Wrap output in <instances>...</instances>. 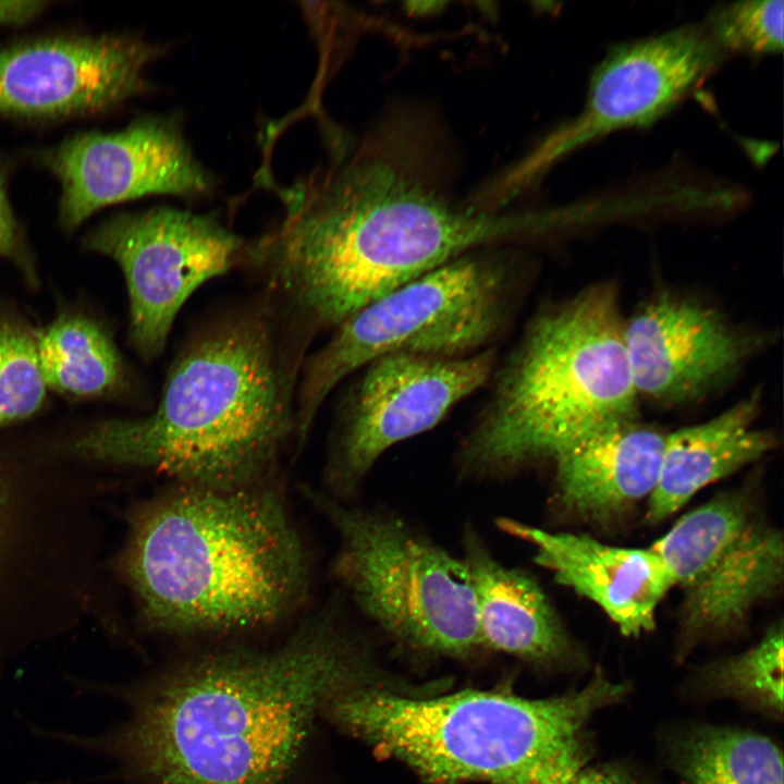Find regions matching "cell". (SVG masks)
Here are the masks:
<instances>
[{
  "label": "cell",
  "instance_id": "10",
  "mask_svg": "<svg viewBox=\"0 0 784 784\" xmlns=\"http://www.w3.org/2000/svg\"><path fill=\"white\" fill-rule=\"evenodd\" d=\"M83 245L121 267L128 339L145 360L163 351L179 310L199 286L247 265L248 242L210 215L172 207L118 213L93 229Z\"/></svg>",
  "mask_w": 784,
  "mask_h": 784
},
{
  "label": "cell",
  "instance_id": "7",
  "mask_svg": "<svg viewBox=\"0 0 784 784\" xmlns=\"http://www.w3.org/2000/svg\"><path fill=\"white\" fill-rule=\"evenodd\" d=\"M308 497L339 535L336 576L359 612L397 645L465 659L483 648L471 578L455 558L402 516Z\"/></svg>",
  "mask_w": 784,
  "mask_h": 784
},
{
  "label": "cell",
  "instance_id": "14",
  "mask_svg": "<svg viewBox=\"0 0 784 784\" xmlns=\"http://www.w3.org/2000/svg\"><path fill=\"white\" fill-rule=\"evenodd\" d=\"M723 52L706 26L617 46L595 69L580 113L539 146L526 174L614 131L652 123L703 82Z\"/></svg>",
  "mask_w": 784,
  "mask_h": 784
},
{
  "label": "cell",
  "instance_id": "21",
  "mask_svg": "<svg viewBox=\"0 0 784 784\" xmlns=\"http://www.w3.org/2000/svg\"><path fill=\"white\" fill-rule=\"evenodd\" d=\"M47 387L74 396H95L122 382L120 355L108 332L78 314H62L35 335Z\"/></svg>",
  "mask_w": 784,
  "mask_h": 784
},
{
  "label": "cell",
  "instance_id": "18",
  "mask_svg": "<svg viewBox=\"0 0 784 784\" xmlns=\"http://www.w3.org/2000/svg\"><path fill=\"white\" fill-rule=\"evenodd\" d=\"M664 436L634 418L573 442L552 460L556 506L604 519L649 498L659 477Z\"/></svg>",
  "mask_w": 784,
  "mask_h": 784
},
{
  "label": "cell",
  "instance_id": "27",
  "mask_svg": "<svg viewBox=\"0 0 784 784\" xmlns=\"http://www.w3.org/2000/svg\"><path fill=\"white\" fill-rule=\"evenodd\" d=\"M48 1H0V27L21 25L39 15Z\"/></svg>",
  "mask_w": 784,
  "mask_h": 784
},
{
  "label": "cell",
  "instance_id": "22",
  "mask_svg": "<svg viewBox=\"0 0 784 784\" xmlns=\"http://www.w3.org/2000/svg\"><path fill=\"white\" fill-rule=\"evenodd\" d=\"M687 689L697 698H727L772 719H782V624L772 626L747 651L700 670Z\"/></svg>",
  "mask_w": 784,
  "mask_h": 784
},
{
  "label": "cell",
  "instance_id": "1",
  "mask_svg": "<svg viewBox=\"0 0 784 784\" xmlns=\"http://www.w3.org/2000/svg\"><path fill=\"white\" fill-rule=\"evenodd\" d=\"M439 148L418 118L391 119L279 191L283 217L249 243V266L304 342L481 246L543 230L542 215L456 200Z\"/></svg>",
  "mask_w": 784,
  "mask_h": 784
},
{
  "label": "cell",
  "instance_id": "6",
  "mask_svg": "<svg viewBox=\"0 0 784 784\" xmlns=\"http://www.w3.org/2000/svg\"><path fill=\"white\" fill-rule=\"evenodd\" d=\"M617 287L600 282L538 315L458 453L464 478L500 479L613 422L638 395Z\"/></svg>",
  "mask_w": 784,
  "mask_h": 784
},
{
  "label": "cell",
  "instance_id": "8",
  "mask_svg": "<svg viewBox=\"0 0 784 784\" xmlns=\"http://www.w3.org/2000/svg\"><path fill=\"white\" fill-rule=\"evenodd\" d=\"M507 292L503 261L467 254L356 311L302 368L294 401L297 437L304 440L340 381L379 357H457L479 348L504 322Z\"/></svg>",
  "mask_w": 784,
  "mask_h": 784
},
{
  "label": "cell",
  "instance_id": "25",
  "mask_svg": "<svg viewBox=\"0 0 784 784\" xmlns=\"http://www.w3.org/2000/svg\"><path fill=\"white\" fill-rule=\"evenodd\" d=\"M0 257L14 261L27 274L32 273L30 260L21 230L10 204L8 169L0 159Z\"/></svg>",
  "mask_w": 784,
  "mask_h": 784
},
{
  "label": "cell",
  "instance_id": "4",
  "mask_svg": "<svg viewBox=\"0 0 784 784\" xmlns=\"http://www.w3.org/2000/svg\"><path fill=\"white\" fill-rule=\"evenodd\" d=\"M146 621L168 633L250 629L286 616L308 563L278 490L182 483L145 507L126 555Z\"/></svg>",
  "mask_w": 784,
  "mask_h": 784
},
{
  "label": "cell",
  "instance_id": "19",
  "mask_svg": "<svg viewBox=\"0 0 784 784\" xmlns=\"http://www.w3.org/2000/svg\"><path fill=\"white\" fill-rule=\"evenodd\" d=\"M758 405V396L751 395L664 436L658 481L648 498V523L665 519L708 485L772 450L773 436L757 425Z\"/></svg>",
  "mask_w": 784,
  "mask_h": 784
},
{
  "label": "cell",
  "instance_id": "12",
  "mask_svg": "<svg viewBox=\"0 0 784 784\" xmlns=\"http://www.w3.org/2000/svg\"><path fill=\"white\" fill-rule=\"evenodd\" d=\"M37 160L60 183L58 218L68 232L109 205L147 195L196 198L216 185L176 114L143 115L113 132H78L40 150Z\"/></svg>",
  "mask_w": 784,
  "mask_h": 784
},
{
  "label": "cell",
  "instance_id": "23",
  "mask_svg": "<svg viewBox=\"0 0 784 784\" xmlns=\"http://www.w3.org/2000/svg\"><path fill=\"white\" fill-rule=\"evenodd\" d=\"M46 388L35 334L0 309V427L36 413Z\"/></svg>",
  "mask_w": 784,
  "mask_h": 784
},
{
  "label": "cell",
  "instance_id": "26",
  "mask_svg": "<svg viewBox=\"0 0 784 784\" xmlns=\"http://www.w3.org/2000/svg\"><path fill=\"white\" fill-rule=\"evenodd\" d=\"M569 784H646L620 764L585 767Z\"/></svg>",
  "mask_w": 784,
  "mask_h": 784
},
{
  "label": "cell",
  "instance_id": "2",
  "mask_svg": "<svg viewBox=\"0 0 784 784\" xmlns=\"http://www.w3.org/2000/svg\"><path fill=\"white\" fill-rule=\"evenodd\" d=\"M329 611L271 651L198 659L130 694V721L102 736L60 734L148 784H280L316 714L375 675L366 637Z\"/></svg>",
  "mask_w": 784,
  "mask_h": 784
},
{
  "label": "cell",
  "instance_id": "20",
  "mask_svg": "<svg viewBox=\"0 0 784 784\" xmlns=\"http://www.w3.org/2000/svg\"><path fill=\"white\" fill-rule=\"evenodd\" d=\"M684 784H783V757L768 736L737 727L691 725L664 740Z\"/></svg>",
  "mask_w": 784,
  "mask_h": 784
},
{
  "label": "cell",
  "instance_id": "11",
  "mask_svg": "<svg viewBox=\"0 0 784 784\" xmlns=\"http://www.w3.org/2000/svg\"><path fill=\"white\" fill-rule=\"evenodd\" d=\"M493 362L490 351L457 357L396 353L366 365L345 402L329 460L332 498L355 493L388 449L439 424L487 381Z\"/></svg>",
  "mask_w": 784,
  "mask_h": 784
},
{
  "label": "cell",
  "instance_id": "13",
  "mask_svg": "<svg viewBox=\"0 0 784 784\" xmlns=\"http://www.w3.org/2000/svg\"><path fill=\"white\" fill-rule=\"evenodd\" d=\"M167 47L125 34H53L0 47V117L56 121L105 113L150 90Z\"/></svg>",
  "mask_w": 784,
  "mask_h": 784
},
{
  "label": "cell",
  "instance_id": "5",
  "mask_svg": "<svg viewBox=\"0 0 784 784\" xmlns=\"http://www.w3.org/2000/svg\"><path fill=\"white\" fill-rule=\"evenodd\" d=\"M628 693L597 669L583 688L543 699L475 689L413 698L364 685L327 708L429 784H569L592 757V715Z\"/></svg>",
  "mask_w": 784,
  "mask_h": 784
},
{
  "label": "cell",
  "instance_id": "15",
  "mask_svg": "<svg viewBox=\"0 0 784 784\" xmlns=\"http://www.w3.org/2000/svg\"><path fill=\"white\" fill-rule=\"evenodd\" d=\"M623 338L638 397L667 405L713 391L757 348L714 307L672 293L653 296L624 320Z\"/></svg>",
  "mask_w": 784,
  "mask_h": 784
},
{
  "label": "cell",
  "instance_id": "9",
  "mask_svg": "<svg viewBox=\"0 0 784 784\" xmlns=\"http://www.w3.org/2000/svg\"><path fill=\"white\" fill-rule=\"evenodd\" d=\"M651 548L683 591L678 659L737 627L783 583L782 534L737 492L682 516Z\"/></svg>",
  "mask_w": 784,
  "mask_h": 784
},
{
  "label": "cell",
  "instance_id": "24",
  "mask_svg": "<svg viewBox=\"0 0 784 784\" xmlns=\"http://www.w3.org/2000/svg\"><path fill=\"white\" fill-rule=\"evenodd\" d=\"M782 0L738 1L716 9L707 28L723 51L774 53L783 48Z\"/></svg>",
  "mask_w": 784,
  "mask_h": 784
},
{
  "label": "cell",
  "instance_id": "16",
  "mask_svg": "<svg viewBox=\"0 0 784 784\" xmlns=\"http://www.w3.org/2000/svg\"><path fill=\"white\" fill-rule=\"evenodd\" d=\"M503 532L528 543L534 560L556 583L596 603L625 636L656 626V611L674 587L670 572L651 548H625L584 534L548 531L500 517Z\"/></svg>",
  "mask_w": 784,
  "mask_h": 784
},
{
  "label": "cell",
  "instance_id": "3",
  "mask_svg": "<svg viewBox=\"0 0 784 784\" xmlns=\"http://www.w3.org/2000/svg\"><path fill=\"white\" fill-rule=\"evenodd\" d=\"M278 320L267 298L201 331L175 359L150 415L102 421L76 450L161 470L182 483L257 482L296 437L302 359L286 357Z\"/></svg>",
  "mask_w": 784,
  "mask_h": 784
},
{
  "label": "cell",
  "instance_id": "17",
  "mask_svg": "<svg viewBox=\"0 0 784 784\" xmlns=\"http://www.w3.org/2000/svg\"><path fill=\"white\" fill-rule=\"evenodd\" d=\"M462 543L483 647L543 667L585 665V654L534 576L499 561L471 524Z\"/></svg>",
  "mask_w": 784,
  "mask_h": 784
}]
</instances>
